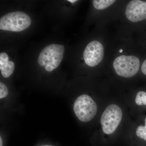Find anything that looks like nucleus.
Returning a JSON list of instances; mask_svg holds the SVG:
<instances>
[{
  "label": "nucleus",
  "instance_id": "obj_13",
  "mask_svg": "<svg viewBox=\"0 0 146 146\" xmlns=\"http://www.w3.org/2000/svg\"><path fill=\"white\" fill-rule=\"evenodd\" d=\"M141 70L144 74L146 75V59L144 61L141 67Z\"/></svg>",
  "mask_w": 146,
  "mask_h": 146
},
{
  "label": "nucleus",
  "instance_id": "obj_17",
  "mask_svg": "<svg viewBox=\"0 0 146 146\" xmlns=\"http://www.w3.org/2000/svg\"><path fill=\"white\" fill-rule=\"evenodd\" d=\"M123 52V50L122 49H120L119 50L120 52Z\"/></svg>",
  "mask_w": 146,
  "mask_h": 146
},
{
  "label": "nucleus",
  "instance_id": "obj_1",
  "mask_svg": "<svg viewBox=\"0 0 146 146\" xmlns=\"http://www.w3.org/2000/svg\"><path fill=\"white\" fill-rule=\"evenodd\" d=\"M64 46L62 44H52L43 49L38 57V63L45 70L51 72L57 68L63 59Z\"/></svg>",
  "mask_w": 146,
  "mask_h": 146
},
{
  "label": "nucleus",
  "instance_id": "obj_12",
  "mask_svg": "<svg viewBox=\"0 0 146 146\" xmlns=\"http://www.w3.org/2000/svg\"><path fill=\"white\" fill-rule=\"evenodd\" d=\"M9 91L7 86L2 82H0V99L2 100L7 96Z\"/></svg>",
  "mask_w": 146,
  "mask_h": 146
},
{
  "label": "nucleus",
  "instance_id": "obj_2",
  "mask_svg": "<svg viewBox=\"0 0 146 146\" xmlns=\"http://www.w3.org/2000/svg\"><path fill=\"white\" fill-rule=\"evenodd\" d=\"M31 20L28 15L22 11H15L5 15L0 19L2 30L20 32L30 26Z\"/></svg>",
  "mask_w": 146,
  "mask_h": 146
},
{
  "label": "nucleus",
  "instance_id": "obj_14",
  "mask_svg": "<svg viewBox=\"0 0 146 146\" xmlns=\"http://www.w3.org/2000/svg\"><path fill=\"white\" fill-rule=\"evenodd\" d=\"M37 146H56L54 145H52V144H41V145H39Z\"/></svg>",
  "mask_w": 146,
  "mask_h": 146
},
{
  "label": "nucleus",
  "instance_id": "obj_11",
  "mask_svg": "<svg viewBox=\"0 0 146 146\" xmlns=\"http://www.w3.org/2000/svg\"><path fill=\"white\" fill-rule=\"evenodd\" d=\"M135 102L138 106H146V92H138L135 98Z\"/></svg>",
  "mask_w": 146,
  "mask_h": 146
},
{
  "label": "nucleus",
  "instance_id": "obj_8",
  "mask_svg": "<svg viewBox=\"0 0 146 146\" xmlns=\"http://www.w3.org/2000/svg\"><path fill=\"white\" fill-rule=\"evenodd\" d=\"M15 64L13 61L9 60L8 55L5 52L0 54V70L2 75L8 78L14 72Z\"/></svg>",
  "mask_w": 146,
  "mask_h": 146
},
{
  "label": "nucleus",
  "instance_id": "obj_16",
  "mask_svg": "<svg viewBox=\"0 0 146 146\" xmlns=\"http://www.w3.org/2000/svg\"><path fill=\"white\" fill-rule=\"evenodd\" d=\"M77 1L76 0H68V1L70 2L71 3H73L76 2Z\"/></svg>",
  "mask_w": 146,
  "mask_h": 146
},
{
  "label": "nucleus",
  "instance_id": "obj_3",
  "mask_svg": "<svg viewBox=\"0 0 146 146\" xmlns=\"http://www.w3.org/2000/svg\"><path fill=\"white\" fill-rule=\"evenodd\" d=\"M73 110L80 121L88 122L96 116L98 107L96 102L91 97L83 94L78 97L74 102Z\"/></svg>",
  "mask_w": 146,
  "mask_h": 146
},
{
  "label": "nucleus",
  "instance_id": "obj_4",
  "mask_svg": "<svg viewBox=\"0 0 146 146\" xmlns=\"http://www.w3.org/2000/svg\"><path fill=\"white\" fill-rule=\"evenodd\" d=\"M123 113L119 106L116 104L110 105L102 114L100 122L102 129L106 134H112L120 124Z\"/></svg>",
  "mask_w": 146,
  "mask_h": 146
},
{
  "label": "nucleus",
  "instance_id": "obj_7",
  "mask_svg": "<svg viewBox=\"0 0 146 146\" xmlns=\"http://www.w3.org/2000/svg\"><path fill=\"white\" fill-rule=\"evenodd\" d=\"M125 16L133 23L146 20V2L140 0L131 1L126 8Z\"/></svg>",
  "mask_w": 146,
  "mask_h": 146
},
{
  "label": "nucleus",
  "instance_id": "obj_5",
  "mask_svg": "<svg viewBox=\"0 0 146 146\" xmlns=\"http://www.w3.org/2000/svg\"><path fill=\"white\" fill-rule=\"evenodd\" d=\"M140 65V60L134 56H120L115 58L113 63L117 74L124 78L135 75L139 71Z\"/></svg>",
  "mask_w": 146,
  "mask_h": 146
},
{
  "label": "nucleus",
  "instance_id": "obj_9",
  "mask_svg": "<svg viewBox=\"0 0 146 146\" xmlns=\"http://www.w3.org/2000/svg\"><path fill=\"white\" fill-rule=\"evenodd\" d=\"M93 5L98 10H103L108 8L115 2V0H94Z\"/></svg>",
  "mask_w": 146,
  "mask_h": 146
},
{
  "label": "nucleus",
  "instance_id": "obj_10",
  "mask_svg": "<svg viewBox=\"0 0 146 146\" xmlns=\"http://www.w3.org/2000/svg\"><path fill=\"white\" fill-rule=\"evenodd\" d=\"M144 126H139L136 129V134L138 138L146 142V117Z\"/></svg>",
  "mask_w": 146,
  "mask_h": 146
},
{
  "label": "nucleus",
  "instance_id": "obj_15",
  "mask_svg": "<svg viewBox=\"0 0 146 146\" xmlns=\"http://www.w3.org/2000/svg\"><path fill=\"white\" fill-rule=\"evenodd\" d=\"M0 146H3V138L1 135L0 136Z\"/></svg>",
  "mask_w": 146,
  "mask_h": 146
},
{
  "label": "nucleus",
  "instance_id": "obj_6",
  "mask_svg": "<svg viewBox=\"0 0 146 146\" xmlns=\"http://www.w3.org/2000/svg\"><path fill=\"white\" fill-rule=\"evenodd\" d=\"M104 56V48L98 41H93L86 46L83 53V58L86 65L95 67L102 61Z\"/></svg>",
  "mask_w": 146,
  "mask_h": 146
}]
</instances>
